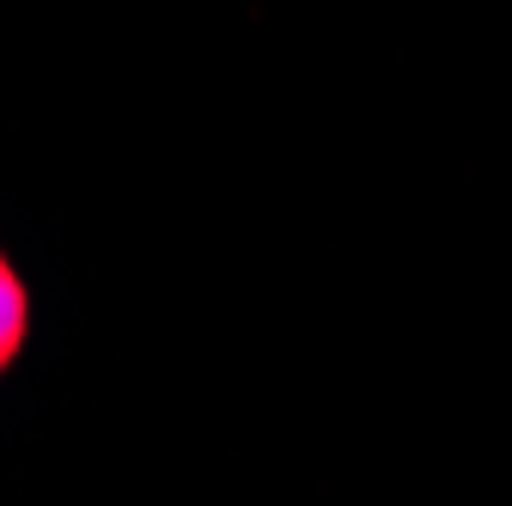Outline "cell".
I'll return each mask as SVG.
<instances>
[{"label": "cell", "mask_w": 512, "mask_h": 506, "mask_svg": "<svg viewBox=\"0 0 512 506\" xmlns=\"http://www.w3.org/2000/svg\"><path fill=\"white\" fill-rule=\"evenodd\" d=\"M25 336H31V293H25L19 269L0 257V372L13 366V354L25 348Z\"/></svg>", "instance_id": "1"}]
</instances>
